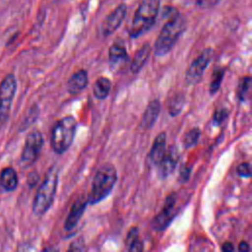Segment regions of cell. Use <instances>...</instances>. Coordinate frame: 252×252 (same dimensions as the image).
<instances>
[{
    "mask_svg": "<svg viewBox=\"0 0 252 252\" xmlns=\"http://www.w3.org/2000/svg\"><path fill=\"white\" fill-rule=\"evenodd\" d=\"M162 16L165 18V23L161 28L154 46V52L157 56L167 54L186 29L185 19L174 7H164Z\"/></svg>",
    "mask_w": 252,
    "mask_h": 252,
    "instance_id": "6da1fadb",
    "label": "cell"
},
{
    "mask_svg": "<svg viewBox=\"0 0 252 252\" xmlns=\"http://www.w3.org/2000/svg\"><path fill=\"white\" fill-rule=\"evenodd\" d=\"M117 181V171L113 164L105 163L101 165L93 180L91 190L87 196V202L94 205L104 200L112 191Z\"/></svg>",
    "mask_w": 252,
    "mask_h": 252,
    "instance_id": "7a4b0ae2",
    "label": "cell"
},
{
    "mask_svg": "<svg viewBox=\"0 0 252 252\" xmlns=\"http://www.w3.org/2000/svg\"><path fill=\"white\" fill-rule=\"evenodd\" d=\"M160 0H143L138 6L129 29L131 38H137L147 32L156 23Z\"/></svg>",
    "mask_w": 252,
    "mask_h": 252,
    "instance_id": "3957f363",
    "label": "cell"
},
{
    "mask_svg": "<svg viewBox=\"0 0 252 252\" xmlns=\"http://www.w3.org/2000/svg\"><path fill=\"white\" fill-rule=\"evenodd\" d=\"M58 185V171L51 167L40 184L32 203V212L35 216H43L51 207Z\"/></svg>",
    "mask_w": 252,
    "mask_h": 252,
    "instance_id": "277c9868",
    "label": "cell"
},
{
    "mask_svg": "<svg viewBox=\"0 0 252 252\" xmlns=\"http://www.w3.org/2000/svg\"><path fill=\"white\" fill-rule=\"evenodd\" d=\"M77 129L76 119L69 115L59 119L52 128L50 145L56 154L65 153L72 145Z\"/></svg>",
    "mask_w": 252,
    "mask_h": 252,
    "instance_id": "5b68a950",
    "label": "cell"
},
{
    "mask_svg": "<svg viewBox=\"0 0 252 252\" xmlns=\"http://www.w3.org/2000/svg\"><path fill=\"white\" fill-rule=\"evenodd\" d=\"M16 91L17 80L14 74L10 73L0 83V130L3 129L9 119Z\"/></svg>",
    "mask_w": 252,
    "mask_h": 252,
    "instance_id": "8992f818",
    "label": "cell"
},
{
    "mask_svg": "<svg viewBox=\"0 0 252 252\" xmlns=\"http://www.w3.org/2000/svg\"><path fill=\"white\" fill-rule=\"evenodd\" d=\"M43 144L44 140L42 134L39 131L34 130L28 134L21 156L22 163L25 165L32 164L38 158Z\"/></svg>",
    "mask_w": 252,
    "mask_h": 252,
    "instance_id": "52a82bcc",
    "label": "cell"
},
{
    "mask_svg": "<svg viewBox=\"0 0 252 252\" xmlns=\"http://www.w3.org/2000/svg\"><path fill=\"white\" fill-rule=\"evenodd\" d=\"M213 49L206 48L190 64L186 71L185 81L188 85H196L202 79L204 71L207 69L213 58Z\"/></svg>",
    "mask_w": 252,
    "mask_h": 252,
    "instance_id": "ba28073f",
    "label": "cell"
},
{
    "mask_svg": "<svg viewBox=\"0 0 252 252\" xmlns=\"http://www.w3.org/2000/svg\"><path fill=\"white\" fill-rule=\"evenodd\" d=\"M176 201H177V195L174 192L170 193L166 197L161 211L153 220L152 225L155 230H158V231L163 230L170 224L175 215Z\"/></svg>",
    "mask_w": 252,
    "mask_h": 252,
    "instance_id": "9c48e42d",
    "label": "cell"
},
{
    "mask_svg": "<svg viewBox=\"0 0 252 252\" xmlns=\"http://www.w3.org/2000/svg\"><path fill=\"white\" fill-rule=\"evenodd\" d=\"M127 14V6L125 4L118 5L101 24L100 32L103 36L112 34L122 24Z\"/></svg>",
    "mask_w": 252,
    "mask_h": 252,
    "instance_id": "30bf717a",
    "label": "cell"
},
{
    "mask_svg": "<svg viewBox=\"0 0 252 252\" xmlns=\"http://www.w3.org/2000/svg\"><path fill=\"white\" fill-rule=\"evenodd\" d=\"M179 152L175 146H170L168 150H166L165 155L163 156L160 162L158 164L159 175L164 178L173 172L175 169L178 160H179Z\"/></svg>",
    "mask_w": 252,
    "mask_h": 252,
    "instance_id": "8fae6325",
    "label": "cell"
},
{
    "mask_svg": "<svg viewBox=\"0 0 252 252\" xmlns=\"http://www.w3.org/2000/svg\"><path fill=\"white\" fill-rule=\"evenodd\" d=\"M87 198H78L72 205L70 213L65 220L64 228L65 230H72L79 222L81 218L84 215V212L87 207Z\"/></svg>",
    "mask_w": 252,
    "mask_h": 252,
    "instance_id": "7c38bea8",
    "label": "cell"
},
{
    "mask_svg": "<svg viewBox=\"0 0 252 252\" xmlns=\"http://www.w3.org/2000/svg\"><path fill=\"white\" fill-rule=\"evenodd\" d=\"M166 152V134L164 132H161L158 134L152 146L151 152L149 154V159L151 163L158 165L160 160L162 159L163 156Z\"/></svg>",
    "mask_w": 252,
    "mask_h": 252,
    "instance_id": "4fadbf2b",
    "label": "cell"
},
{
    "mask_svg": "<svg viewBox=\"0 0 252 252\" xmlns=\"http://www.w3.org/2000/svg\"><path fill=\"white\" fill-rule=\"evenodd\" d=\"M88 72L84 69L75 72L67 82V91L71 94H78L88 85Z\"/></svg>",
    "mask_w": 252,
    "mask_h": 252,
    "instance_id": "5bb4252c",
    "label": "cell"
},
{
    "mask_svg": "<svg viewBox=\"0 0 252 252\" xmlns=\"http://www.w3.org/2000/svg\"><path fill=\"white\" fill-rule=\"evenodd\" d=\"M18 174L16 170L11 167H5L0 172V190L3 192H12L18 186Z\"/></svg>",
    "mask_w": 252,
    "mask_h": 252,
    "instance_id": "9a60e30c",
    "label": "cell"
},
{
    "mask_svg": "<svg viewBox=\"0 0 252 252\" xmlns=\"http://www.w3.org/2000/svg\"><path fill=\"white\" fill-rule=\"evenodd\" d=\"M160 102L158 99H153L152 101L149 102L143 118H142V127L144 129H150L153 127V125L155 124V122L158 119V116L160 112Z\"/></svg>",
    "mask_w": 252,
    "mask_h": 252,
    "instance_id": "2e32d148",
    "label": "cell"
},
{
    "mask_svg": "<svg viewBox=\"0 0 252 252\" xmlns=\"http://www.w3.org/2000/svg\"><path fill=\"white\" fill-rule=\"evenodd\" d=\"M151 53V45L149 43H145L143 46H141V48L136 52L130 69L132 71V73H138L146 64L147 60L149 59Z\"/></svg>",
    "mask_w": 252,
    "mask_h": 252,
    "instance_id": "e0dca14e",
    "label": "cell"
},
{
    "mask_svg": "<svg viewBox=\"0 0 252 252\" xmlns=\"http://www.w3.org/2000/svg\"><path fill=\"white\" fill-rule=\"evenodd\" d=\"M108 58L111 64H119L120 62L128 61V53L124 45L114 43L109 48Z\"/></svg>",
    "mask_w": 252,
    "mask_h": 252,
    "instance_id": "ac0fdd59",
    "label": "cell"
},
{
    "mask_svg": "<svg viewBox=\"0 0 252 252\" xmlns=\"http://www.w3.org/2000/svg\"><path fill=\"white\" fill-rule=\"evenodd\" d=\"M111 90V82L106 77H99L94 86V94L98 99H104Z\"/></svg>",
    "mask_w": 252,
    "mask_h": 252,
    "instance_id": "d6986e66",
    "label": "cell"
},
{
    "mask_svg": "<svg viewBox=\"0 0 252 252\" xmlns=\"http://www.w3.org/2000/svg\"><path fill=\"white\" fill-rule=\"evenodd\" d=\"M200 134H201V131L199 128L197 127H194L192 129H190L184 136L183 138V145L186 149L188 148H191L193 146H195L200 138Z\"/></svg>",
    "mask_w": 252,
    "mask_h": 252,
    "instance_id": "ffe728a7",
    "label": "cell"
},
{
    "mask_svg": "<svg viewBox=\"0 0 252 252\" xmlns=\"http://www.w3.org/2000/svg\"><path fill=\"white\" fill-rule=\"evenodd\" d=\"M184 105V96L182 94H178L175 95L174 97H172V99L169 102L168 105V112L171 116H176L178 115Z\"/></svg>",
    "mask_w": 252,
    "mask_h": 252,
    "instance_id": "44dd1931",
    "label": "cell"
},
{
    "mask_svg": "<svg viewBox=\"0 0 252 252\" xmlns=\"http://www.w3.org/2000/svg\"><path fill=\"white\" fill-rule=\"evenodd\" d=\"M223 75H224L223 69H218L214 72V74L212 76V81L210 83V94H214L219 91L220 84L222 82V79H223Z\"/></svg>",
    "mask_w": 252,
    "mask_h": 252,
    "instance_id": "7402d4cb",
    "label": "cell"
},
{
    "mask_svg": "<svg viewBox=\"0 0 252 252\" xmlns=\"http://www.w3.org/2000/svg\"><path fill=\"white\" fill-rule=\"evenodd\" d=\"M250 85H251V79L250 77H244L238 87V97L240 100H245L248 96L249 90H250Z\"/></svg>",
    "mask_w": 252,
    "mask_h": 252,
    "instance_id": "603a6c76",
    "label": "cell"
},
{
    "mask_svg": "<svg viewBox=\"0 0 252 252\" xmlns=\"http://www.w3.org/2000/svg\"><path fill=\"white\" fill-rule=\"evenodd\" d=\"M139 231L137 227H131V229L128 231L126 239H125V245L127 246V249H129L133 244H135L137 241H139Z\"/></svg>",
    "mask_w": 252,
    "mask_h": 252,
    "instance_id": "cb8c5ba5",
    "label": "cell"
},
{
    "mask_svg": "<svg viewBox=\"0 0 252 252\" xmlns=\"http://www.w3.org/2000/svg\"><path fill=\"white\" fill-rule=\"evenodd\" d=\"M221 0H195L196 6L200 9H210L217 6Z\"/></svg>",
    "mask_w": 252,
    "mask_h": 252,
    "instance_id": "d4e9b609",
    "label": "cell"
},
{
    "mask_svg": "<svg viewBox=\"0 0 252 252\" xmlns=\"http://www.w3.org/2000/svg\"><path fill=\"white\" fill-rule=\"evenodd\" d=\"M237 173L241 177H250L251 175V167L249 162H242L237 166Z\"/></svg>",
    "mask_w": 252,
    "mask_h": 252,
    "instance_id": "484cf974",
    "label": "cell"
},
{
    "mask_svg": "<svg viewBox=\"0 0 252 252\" xmlns=\"http://www.w3.org/2000/svg\"><path fill=\"white\" fill-rule=\"evenodd\" d=\"M227 110L226 109H219L214 114V122L217 124H220L227 116Z\"/></svg>",
    "mask_w": 252,
    "mask_h": 252,
    "instance_id": "4316f807",
    "label": "cell"
},
{
    "mask_svg": "<svg viewBox=\"0 0 252 252\" xmlns=\"http://www.w3.org/2000/svg\"><path fill=\"white\" fill-rule=\"evenodd\" d=\"M190 176V169L188 167H184L180 170V178L183 182H185Z\"/></svg>",
    "mask_w": 252,
    "mask_h": 252,
    "instance_id": "83f0119b",
    "label": "cell"
},
{
    "mask_svg": "<svg viewBox=\"0 0 252 252\" xmlns=\"http://www.w3.org/2000/svg\"><path fill=\"white\" fill-rule=\"evenodd\" d=\"M238 250L241 251V252H248L250 250V247L248 245L247 242L245 241H241L240 244L238 245Z\"/></svg>",
    "mask_w": 252,
    "mask_h": 252,
    "instance_id": "f1b7e54d",
    "label": "cell"
},
{
    "mask_svg": "<svg viewBox=\"0 0 252 252\" xmlns=\"http://www.w3.org/2000/svg\"><path fill=\"white\" fill-rule=\"evenodd\" d=\"M221 249L224 252H231V251L234 250V247H233V245L230 242H225L224 244H222Z\"/></svg>",
    "mask_w": 252,
    "mask_h": 252,
    "instance_id": "f546056e",
    "label": "cell"
},
{
    "mask_svg": "<svg viewBox=\"0 0 252 252\" xmlns=\"http://www.w3.org/2000/svg\"><path fill=\"white\" fill-rule=\"evenodd\" d=\"M37 180H38L37 174H35V175H34V178H32V174L29 176V178H28V183H29L30 186H33V185L36 184Z\"/></svg>",
    "mask_w": 252,
    "mask_h": 252,
    "instance_id": "4dcf8cb0",
    "label": "cell"
}]
</instances>
